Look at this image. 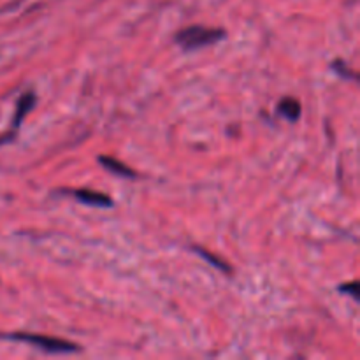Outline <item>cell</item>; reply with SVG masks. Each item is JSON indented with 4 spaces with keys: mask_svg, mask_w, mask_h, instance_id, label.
I'll return each mask as SVG.
<instances>
[{
    "mask_svg": "<svg viewBox=\"0 0 360 360\" xmlns=\"http://www.w3.org/2000/svg\"><path fill=\"white\" fill-rule=\"evenodd\" d=\"M357 288H359V283H357V281H354V283H352L350 287H347V285H343V287H341V292H348V294L354 295L355 299H359Z\"/></svg>",
    "mask_w": 360,
    "mask_h": 360,
    "instance_id": "9",
    "label": "cell"
},
{
    "mask_svg": "<svg viewBox=\"0 0 360 360\" xmlns=\"http://www.w3.org/2000/svg\"><path fill=\"white\" fill-rule=\"evenodd\" d=\"M334 69H336L338 72H340L343 77H352V79H355V74L350 72V69H348V67H347V69H345L343 63H341L340 60H338V62H334Z\"/></svg>",
    "mask_w": 360,
    "mask_h": 360,
    "instance_id": "8",
    "label": "cell"
},
{
    "mask_svg": "<svg viewBox=\"0 0 360 360\" xmlns=\"http://www.w3.org/2000/svg\"><path fill=\"white\" fill-rule=\"evenodd\" d=\"M72 195L76 197L81 202L88 204V206H97V207H111L112 200L111 197L104 195L101 192H90V190H74Z\"/></svg>",
    "mask_w": 360,
    "mask_h": 360,
    "instance_id": "3",
    "label": "cell"
},
{
    "mask_svg": "<svg viewBox=\"0 0 360 360\" xmlns=\"http://www.w3.org/2000/svg\"><path fill=\"white\" fill-rule=\"evenodd\" d=\"M193 250H195L197 255L202 257V259L206 260V262H210L211 266L217 267V269H221V271H224V273H231V271H232V269H231V266H229V264H225L224 260L218 259V257L211 255V253L207 252V250H202V248H193Z\"/></svg>",
    "mask_w": 360,
    "mask_h": 360,
    "instance_id": "7",
    "label": "cell"
},
{
    "mask_svg": "<svg viewBox=\"0 0 360 360\" xmlns=\"http://www.w3.org/2000/svg\"><path fill=\"white\" fill-rule=\"evenodd\" d=\"M2 338H4V340L28 343V345H32V347L39 348V350L48 352V354H76V352L79 350L76 345L69 343V341L58 340V338L41 336V334L16 333V334H7V336H2Z\"/></svg>",
    "mask_w": 360,
    "mask_h": 360,
    "instance_id": "2",
    "label": "cell"
},
{
    "mask_svg": "<svg viewBox=\"0 0 360 360\" xmlns=\"http://www.w3.org/2000/svg\"><path fill=\"white\" fill-rule=\"evenodd\" d=\"M225 37V32L221 28H207L200 27V25H193V27L185 28V30L176 34V42L181 46L186 51H193V49L204 48V46L214 44V42L221 41Z\"/></svg>",
    "mask_w": 360,
    "mask_h": 360,
    "instance_id": "1",
    "label": "cell"
},
{
    "mask_svg": "<svg viewBox=\"0 0 360 360\" xmlns=\"http://www.w3.org/2000/svg\"><path fill=\"white\" fill-rule=\"evenodd\" d=\"M98 162L102 164V167L108 169L109 172H112V174L116 176H122V178H134V176H136V172H134L132 169L127 167L122 162L115 160L112 157H98Z\"/></svg>",
    "mask_w": 360,
    "mask_h": 360,
    "instance_id": "5",
    "label": "cell"
},
{
    "mask_svg": "<svg viewBox=\"0 0 360 360\" xmlns=\"http://www.w3.org/2000/svg\"><path fill=\"white\" fill-rule=\"evenodd\" d=\"M34 104H35V95L32 94V91H27V94L21 95L16 105V115H14V120H13V130H16L18 127L21 125V122H23L25 116L32 111Z\"/></svg>",
    "mask_w": 360,
    "mask_h": 360,
    "instance_id": "4",
    "label": "cell"
},
{
    "mask_svg": "<svg viewBox=\"0 0 360 360\" xmlns=\"http://www.w3.org/2000/svg\"><path fill=\"white\" fill-rule=\"evenodd\" d=\"M278 112H280L281 116H285L287 120H290V122H295V120H299V116H301V104H299L297 98L285 97L283 101L278 104Z\"/></svg>",
    "mask_w": 360,
    "mask_h": 360,
    "instance_id": "6",
    "label": "cell"
}]
</instances>
